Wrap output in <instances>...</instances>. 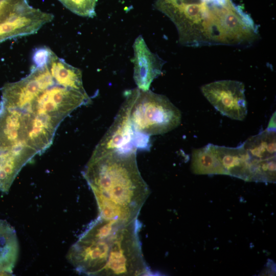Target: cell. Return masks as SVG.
I'll list each match as a JSON object with an SVG mask.
<instances>
[{
	"label": "cell",
	"mask_w": 276,
	"mask_h": 276,
	"mask_svg": "<svg viewBox=\"0 0 276 276\" xmlns=\"http://www.w3.org/2000/svg\"><path fill=\"white\" fill-rule=\"evenodd\" d=\"M154 7L173 22L183 45H239L259 36L251 18L232 0H156Z\"/></svg>",
	"instance_id": "cell-1"
},
{
	"label": "cell",
	"mask_w": 276,
	"mask_h": 276,
	"mask_svg": "<svg viewBox=\"0 0 276 276\" xmlns=\"http://www.w3.org/2000/svg\"><path fill=\"white\" fill-rule=\"evenodd\" d=\"M83 176L95 197L99 216L105 219H137L150 193L139 171L136 151L93 152Z\"/></svg>",
	"instance_id": "cell-2"
},
{
	"label": "cell",
	"mask_w": 276,
	"mask_h": 276,
	"mask_svg": "<svg viewBox=\"0 0 276 276\" xmlns=\"http://www.w3.org/2000/svg\"><path fill=\"white\" fill-rule=\"evenodd\" d=\"M124 95L136 133L150 137L167 133L180 124V111L165 96L137 87L126 90Z\"/></svg>",
	"instance_id": "cell-3"
},
{
	"label": "cell",
	"mask_w": 276,
	"mask_h": 276,
	"mask_svg": "<svg viewBox=\"0 0 276 276\" xmlns=\"http://www.w3.org/2000/svg\"><path fill=\"white\" fill-rule=\"evenodd\" d=\"M201 91L209 102L223 116L243 121L247 113L244 84L238 81L224 80L204 84Z\"/></svg>",
	"instance_id": "cell-4"
},
{
	"label": "cell",
	"mask_w": 276,
	"mask_h": 276,
	"mask_svg": "<svg viewBox=\"0 0 276 276\" xmlns=\"http://www.w3.org/2000/svg\"><path fill=\"white\" fill-rule=\"evenodd\" d=\"M149 143V137L134 131L129 119L127 106L124 101L112 125L93 152H136L138 149H146Z\"/></svg>",
	"instance_id": "cell-5"
},
{
	"label": "cell",
	"mask_w": 276,
	"mask_h": 276,
	"mask_svg": "<svg viewBox=\"0 0 276 276\" xmlns=\"http://www.w3.org/2000/svg\"><path fill=\"white\" fill-rule=\"evenodd\" d=\"M133 48L134 80L137 88L149 90L152 81L162 73L165 61L149 49L142 35L135 39Z\"/></svg>",
	"instance_id": "cell-6"
},
{
	"label": "cell",
	"mask_w": 276,
	"mask_h": 276,
	"mask_svg": "<svg viewBox=\"0 0 276 276\" xmlns=\"http://www.w3.org/2000/svg\"><path fill=\"white\" fill-rule=\"evenodd\" d=\"M218 157L227 175L250 181L252 159L243 143L236 147L215 145Z\"/></svg>",
	"instance_id": "cell-7"
},
{
	"label": "cell",
	"mask_w": 276,
	"mask_h": 276,
	"mask_svg": "<svg viewBox=\"0 0 276 276\" xmlns=\"http://www.w3.org/2000/svg\"><path fill=\"white\" fill-rule=\"evenodd\" d=\"M19 246L13 226L0 219V274L12 273L18 258Z\"/></svg>",
	"instance_id": "cell-8"
},
{
	"label": "cell",
	"mask_w": 276,
	"mask_h": 276,
	"mask_svg": "<svg viewBox=\"0 0 276 276\" xmlns=\"http://www.w3.org/2000/svg\"><path fill=\"white\" fill-rule=\"evenodd\" d=\"M191 168L197 175H227L217 154L215 145L193 149Z\"/></svg>",
	"instance_id": "cell-9"
},
{
	"label": "cell",
	"mask_w": 276,
	"mask_h": 276,
	"mask_svg": "<svg viewBox=\"0 0 276 276\" xmlns=\"http://www.w3.org/2000/svg\"><path fill=\"white\" fill-rule=\"evenodd\" d=\"M47 65L51 75L58 84L66 87L85 90L81 70L68 64L53 52Z\"/></svg>",
	"instance_id": "cell-10"
},
{
	"label": "cell",
	"mask_w": 276,
	"mask_h": 276,
	"mask_svg": "<svg viewBox=\"0 0 276 276\" xmlns=\"http://www.w3.org/2000/svg\"><path fill=\"white\" fill-rule=\"evenodd\" d=\"M275 129L267 128L259 134L249 137L243 143L251 159L264 160L275 158Z\"/></svg>",
	"instance_id": "cell-11"
},
{
	"label": "cell",
	"mask_w": 276,
	"mask_h": 276,
	"mask_svg": "<svg viewBox=\"0 0 276 276\" xmlns=\"http://www.w3.org/2000/svg\"><path fill=\"white\" fill-rule=\"evenodd\" d=\"M74 13L93 18L96 15L95 8L97 0H58Z\"/></svg>",
	"instance_id": "cell-12"
},
{
	"label": "cell",
	"mask_w": 276,
	"mask_h": 276,
	"mask_svg": "<svg viewBox=\"0 0 276 276\" xmlns=\"http://www.w3.org/2000/svg\"><path fill=\"white\" fill-rule=\"evenodd\" d=\"M19 9V0H0V42L3 41L4 24L16 15Z\"/></svg>",
	"instance_id": "cell-13"
},
{
	"label": "cell",
	"mask_w": 276,
	"mask_h": 276,
	"mask_svg": "<svg viewBox=\"0 0 276 276\" xmlns=\"http://www.w3.org/2000/svg\"><path fill=\"white\" fill-rule=\"evenodd\" d=\"M53 51L49 48L42 47L35 50L33 55L34 67H42L48 64Z\"/></svg>",
	"instance_id": "cell-14"
},
{
	"label": "cell",
	"mask_w": 276,
	"mask_h": 276,
	"mask_svg": "<svg viewBox=\"0 0 276 276\" xmlns=\"http://www.w3.org/2000/svg\"><path fill=\"white\" fill-rule=\"evenodd\" d=\"M275 113H274L273 114L272 117H271L267 128L275 129Z\"/></svg>",
	"instance_id": "cell-15"
}]
</instances>
